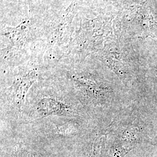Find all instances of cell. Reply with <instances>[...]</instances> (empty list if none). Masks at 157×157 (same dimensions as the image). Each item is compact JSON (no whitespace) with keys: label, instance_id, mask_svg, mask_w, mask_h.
<instances>
[{"label":"cell","instance_id":"obj_1","mask_svg":"<svg viewBox=\"0 0 157 157\" xmlns=\"http://www.w3.org/2000/svg\"><path fill=\"white\" fill-rule=\"evenodd\" d=\"M34 78H29L27 79L23 80L22 82L20 83V85L18 86L17 90L16 97L17 100L21 101L25 97V94L29 90V87L32 85L34 81Z\"/></svg>","mask_w":157,"mask_h":157}]
</instances>
